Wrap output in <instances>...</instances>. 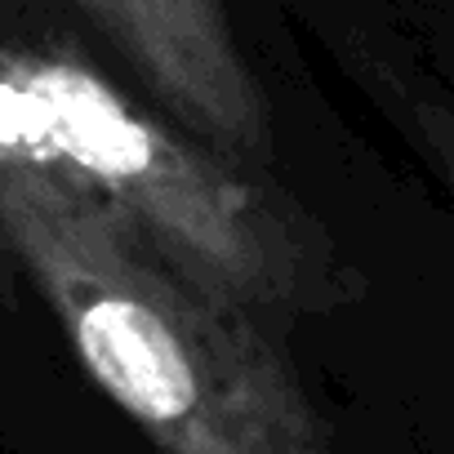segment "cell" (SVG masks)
Instances as JSON below:
<instances>
[{
  "label": "cell",
  "instance_id": "277c9868",
  "mask_svg": "<svg viewBox=\"0 0 454 454\" xmlns=\"http://www.w3.org/2000/svg\"><path fill=\"white\" fill-rule=\"evenodd\" d=\"M410 116H414L419 143L427 147V156L436 160V169H441V174L450 178V187H454V107L432 103V98H414V103H410Z\"/></svg>",
  "mask_w": 454,
  "mask_h": 454
},
{
  "label": "cell",
  "instance_id": "7a4b0ae2",
  "mask_svg": "<svg viewBox=\"0 0 454 454\" xmlns=\"http://www.w3.org/2000/svg\"><path fill=\"white\" fill-rule=\"evenodd\" d=\"M0 160L50 169L116 205L254 312L343 299L339 250L294 196L241 178L209 143L174 134L76 59L0 50Z\"/></svg>",
  "mask_w": 454,
  "mask_h": 454
},
{
  "label": "cell",
  "instance_id": "5b68a950",
  "mask_svg": "<svg viewBox=\"0 0 454 454\" xmlns=\"http://www.w3.org/2000/svg\"><path fill=\"white\" fill-rule=\"evenodd\" d=\"M5 254H10V241H5V232H0V268H5Z\"/></svg>",
  "mask_w": 454,
  "mask_h": 454
},
{
  "label": "cell",
  "instance_id": "3957f363",
  "mask_svg": "<svg viewBox=\"0 0 454 454\" xmlns=\"http://www.w3.org/2000/svg\"><path fill=\"white\" fill-rule=\"evenodd\" d=\"M72 5L187 134L237 156H268V98L241 54L223 0H72Z\"/></svg>",
  "mask_w": 454,
  "mask_h": 454
},
{
  "label": "cell",
  "instance_id": "6da1fadb",
  "mask_svg": "<svg viewBox=\"0 0 454 454\" xmlns=\"http://www.w3.org/2000/svg\"><path fill=\"white\" fill-rule=\"evenodd\" d=\"M0 232L85 374L156 454H334L259 312L85 187L0 160Z\"/></svg>",
  "mask_w": 454,
  "mask_h": 454
}]
</instances>
